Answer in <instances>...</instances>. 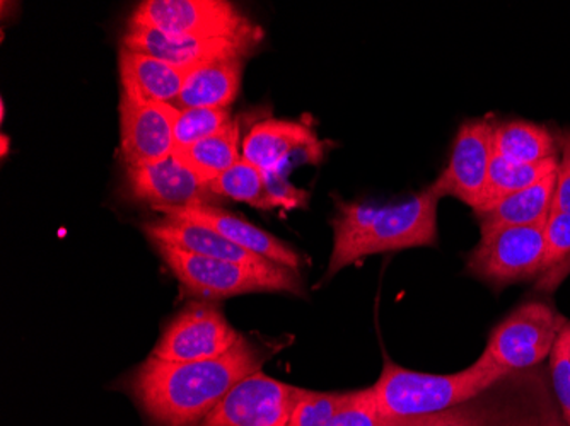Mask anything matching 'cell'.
I'll use <instances>...</instances> for the list:
<instances>
[{"label": "cell", "mask_w": 570, "mask_h": 426, "mask_svg": "<svg viewBox=\"0 0 570 426\" xmlns=\"http://www.w3.org/2000/svg\"><path fill=\"white\" fill-rule=\"evenodd\" d=\"M261 346L242 338L223 357L165 361L149 357L128 379V390L154 426H198L236 384L262 370Z\"/></svg>", "instance_id": "6da1fadb"}, {"label": "cell", "mask_w": 570, "mask_h": 426, "mask_svg": "<svg viewBox=\"0 0 570 426\" xmlns=\"http://www.w3.org/2000/svg\"><path fill=\"white\" fill-rule=\"evenodd\" d=\"M438 204L429 186L402 204H336L326 280L366 256L438 245Z\"/></svg>", "instance_id": "7a4b0ae2"}, {"label": "cell", "mask_w": 570, "mask_h": 426, "mask_svg": "<svg viewBox=\"0 0 570 426\" xmlns=\"http://www.w3.org/2000/svg\"><path fill=\"white\" fill-rule=\"evenodd\" d=\"M504 379L508 377L502 376L483 355L456 374H425L386 360L373 389L381 415L386 422H393L456 408Z\"/></svg>", "instance_id": "3957f363"}, {"label": "cell", "mask_w": 570, "mask_h": 426, "mask_svg": "<svg viewBox=\"0 0 570 426\" xmlns=\"http://www.w3.org/2000/svg\"><path fill=\"white\" fill-rule=\"evenodd\" d=\"M154 248L179 284L202 299H224L253 291H287L297 296L303 294L299 274L277 262L245 265L226 259L205 258L165 245H154Z\"/></svg>", "instance_id": "277c9868"}, {"label": "cell", "mask_w": 570, "mask_h": 426, "mask_svg": "<svg viewBox=\"0 0 570 426\" xmlns=\"http://www.w3.org/2000/svg\"><path fill=\"white\" fill-rule=\"evenodd\" d=\"M128 24L146 26L169 37L227 38L258 44L262 30L226 0H146Z\"/></svg>", "instance_id": "5b68a950"}, {"label": "cell", "mask_w": 570, "mask_h": 426, "mask_svg": "<svg viewBox=\"0 0 570 426\" xmlns=\"http://www.w3.org/2000/svg\"><path fill=\"white\" fill-rule=\"evenodd\" d=\"M567 323L566 317L549 304H523L490 333L482 355L502 376L520 374L552 355Z\"/></svg>", "instance_id": "8992f818"}, {"label": "cell", "mask_w": 570, "mask_h": 426, "mask_svg": "<svg viewBox=\"0 0 570 426\" xmlns=\"http://www.w3.org/2000/svg\"><path fill=\"white\" fill-rule=\"evenodd\" d=\"M546 224L482 234L466 262L470 274L495 287L540 277L546 259Z\"/></svg>", "instance_id": "52a82bcc"}, {"label": "cell", "mask_w": 570, "mask_h": 426, "mask_svg": "<svg viewBox=\"0 0 570 426\" xmlns=\"http://www.w3.org/2000/svg\"><path fill=\"white\" fill-rule=\"evenodd\" d=\"M494 128L489 118H473L461 125L446 169L429 186L439 200L453 197L473 210L482 205L495 156Z\"/></svg>", "instance_id": "ba28073f"}, {"label": "cell", "mask_w": 570, "mask_h": 426, "mask_svg": "<svg viewBox=\"0 0 570 426\" xmlns=\"http://www.w3.org/2000/svg\"><path fill=\"white\" fill-rule=\"evenodd\" d=\"M242 338L220 309L190 304L163 329L150 357L165 361L210 360L223 357Z\"/></svg>", "instance_id": "9c48e42d"}, {"label": "cell", "mask_w": 570, "mask_h": 426, "mask_svg": "<svg viewBox=\"0 0 570 426\" xmlns=\"http://www.w3.org/2000/svg\"><path fill=\"white\" fill-rule=\"evenodd\" d=\"M303 390L256 371L236 384L198 426H287Z\"/></svg>", "instance_id": "30bf717a"}, {"label": "cell", "mask_w": 570, "mask_h": 426, "mask_svg": "<svg viewBox=\"0 0 570 426\" xmlns=\"http://www.w3.org/2000/svg\"><path fill=\"white\" fill-rule=\"evenodd\" d=\"M179 108L120 96V150L128 168L163 161L175 152Z\"/></svg>", "instance_id": "8fae6325"}, {"label": "cell", "mask_w": 570, "mask_h": 426, "mask_svg": "<svg viewBox=\"0 0 570 426\" xmlns=\"http://www.w3.org/2000/svg\"><path fill=\"white\" fill-rule=\"evenodd\" d=\"M323 146L315 131L297 121L267 118L253 125L242 143V157L265 176H287L296 162H318Z\"/></svg>", "instance_id": "7c38bea8"}, {"label": "cell", "mask_w": 570, "mask_h": 426, "mask_svg": "<svg viewBox=\"0 0 570 426\" xmlns=\"http://www.w3.org/2000/svg\"><path fill=\"white\" fill-rule=\"evenodd\" d=\"M127 188L136 200L153 205L154 210L210 205L217 198L209 182L179 161L175 152L154 165L128 168Z\"/></svg>", "instance_id": "4fadbf2b"}, {"label": "cell", "mask_w": 570, "mask_h": 426, "mask_svg": "<svg viewBox=\"0 0 570 426\" xmlns=\"http://www.w3.org/2000/svg\"><path fill=\"white\" fill-rule=\"evenodd\" d=\"M121 47L156 57L178 67H195L216 60L243 59L256 48L249 41L227 38L169 37L146 26H127Z\"/></svg>", "instance_id": "5bb4252c"}, {"label": "cell", "mask_w": 570, "mask_h": 426, "mask_svg": "<svg viewBox=\"0 0 570 426\" xmlns=\"http://www.w3.org/2000/svg\"><path fill=\"white\" fill-rule=\"evenodd\" d=\"M158 211H161L163 217H169V219L185 220V222L207 227L253 255L262 256V258L291 268V270H299L301 256L291 246L282 242L274 234L253 226L243 217L229 214L223 208H216L213 205H198V207L159 208Z\"/></svg>", "instance_id": "9a60e30c"}, {"label": "cell", "mask_w": 570, "mask_h": 426, "mask_svg": "<svg viewBox=\"0 0 570 426\" xmlns=\"http://www.w3.org/2000/svg\"><path fill=\"white\" fill-rule=\"evenodd\" d=\"M121 96L175 105L191 67H178L139 51L120 48Z\"/></svg>", "instance_id": "2e32d148"}, {"label": "cell", "mask_w": 570, "mask_h": 426, "mask_svg": "<svg viewBox=\"0 0 570 426\" xmlns=\"http://www.w3.org/2000/svg\"><path fill=\"white\" fill-rule=\"evenodd\" d=\"M142 229L153 245L169 246V248L181 249L191 255L245 262V265H261V262L268 261L262 256L239 248L235 242L227 241L226 237L220 234L198 226V224L163 217L154 222L144 224Z\"/></svg>", "instance_id": "e0dca14e"}, {"label": "cell", "mask_w": 570, "mask_h": 426, "mask_svg": "<svg viewBox=\"0 0 570 426\" xmlns=\"http://www.w3.org/2000/svg\"><path fill=\"white\" fill-rule=\"evenodd\" d=\"M243 59L216 60L191 67L179 92L178 108L227 110L242 89Z\"/></svg>", "instance_id": "ac0fdd59"}, {"label": "cell", "mask_w": 570, "mask_h": 426, "mask_svg": "<svg viewBox=\"0 0 570 426\" xmlns=\"http://www.w3.org/2000/svg\"><path fill=\"white\" fill-rule=\"evenodd\" d=\"M557 172L534 182L527 190L509 195L487 210L475 214L480 232L489 234L505 227L540 226L549 219L556 194Z\"/></svg>", "instance_id": "d6986e66"}, {"label": "cell", "mask_w": 570, "mask_h": 426, "mask_svg": "<svg viewBox=\"0 0 570 426\" xmlns=\"http://www.w3.org/2000/svg\"><path fill=\"white\" fill-rule=\"evenodd\" d=\"M559 139L549 128L531 121L512 120L495 125L494 152L512 165H538L559 157Z\"/></svg>", "instance_id": "ffe728a7"}, {"label": "cell", "mask_w": 570, "mask_h": 426, "mask_svg": "<svg viewBox=\"0 0 570 426\" xmlns=\"http://www.w3.org/2000/svg\"><path fill=\"white\" fill-rule=\"evenodd\" d=\"M242 127L235 118L216 136L187 149L175 150V153L204 181L210 182L242 159Z\"/></svg>", "instance_id": "44dd1931"}, {"label": "cell", "mask_w": 570, "mask_h": 426, "mask_svg": "<svg viewBox=\"0 0 570 426\" xmlns=\"http://www.w3.org/2000/svg\"><path fill=\"white\" fill-rule=\"evenodd\" d=\"M560 157H553V159L538 162V165H512V162L494 156L492 165H490L485 197H483L482 205L473 211L479 214V211L487 210V208L492 207L509 195L527 190L534 182L557 172Z\"/></svg>", "instance_id": "7402d4cb"}, {"label": "cell", "mask_w": 570, "mask_h": 426, "mask_svg": "<svg viewBox=\"0 0 570 426\" xmlns=\"http://www.w3.org/2000/svg\"><path fill=\"white\" fill-rule=\"evenodd\" d=\"M487 393L448 412L393 419L386 426H499L504 418L508 403H499L494 397L487 399Z\"/></svg>", "instance_id": "603a6c76"}, {"label": "cell", "mask_w": 570, "mask_h": 426, "mask_svg": "<svg viewBox=\"0 0 570 426\" xmlns=\"http://www.w3.org/2000/svg\"><path fill=\"white\" fill-rule=\"evenodd\" d=\"M209 188L217 198L245 201L261 210H275L264 172L243 157L233 168L210 181Z\"/></svg>", "instance_id": "cb8c5ba5"}, {"label": "cell", "mask_w": 570, "mask_h": 426, "mask_svg": "<svg viewBox=\"0 0 570 426\" xmlns=\"http://www.w3.org/2000/svg\"><path fill=\"white\" fill-rule=\"evenodd\" d=\"M570 274V217L550 211L546 224V259L538 277L540 290L552 291Z\"/></svg>", "instance_id": "d4e9b609"}, {"label": "cell", "mask_w": 570, "mask_h": 426, "mask_svg": "<svg viewBox=\"0 0 570 426\" xmlns=\"http://www.w3.org/2000/svg\"><path fill=\"white\" fill-rule=\"evenodd\" d=\"M235 118L229 110L185 108L175 121V150L187 149L223 131Z\"/></svg>", "instance_id": "484cf974"}, {"label": "cell", "mask_w": 570, "mask_h": 426, "mask_svg": "<svg viewBox=\"0 0 570 426\" xmlns=\"http://www.w3.org/2000/svg\"><path fill=\"white\" fill-rule=\"evenodd\" d=\"M348 393H315L304 389L287 426H328L347 403Z\"/></svg>", "instance_id": "4316f807"}, {"label": "cell", "mask_w": 570, "mask_h": 426, "mask_svg": "<svg viewBox=\"0 0 570 426\" xmlns=\"http://www.w3.org/2000/svg\"><path fill=\"white\" fill-rule=\"evenodd\" d=\"M380 413L373 387L351 390L347 403L338 409L328 426H386Z\"/></svg>", "instance_id": "83f0119b"}, {"label": "cell", "mask_w": 570, "mask_h": 426, "mask_svg": "<svg viewBox=\"0 0 570 426\" xmlns=\"http://www.w3.org/2000/svg\"><path fill=\"white\" fill-rule=\"evenodd\" d=\"M570 321L560 333L552 355H550V371H552L553 389H556L557 399L562 408L563 419L567 426H570Z\"/></svg>", "instance_id": "f1b7e54d"}, {"label": "cell", "mask_w": 570, "mask_h": 426, "mask_svg": "<svg viewBox=\"0 0 570 426\" xmlns=\"http://www.w3.org/2000/svg\"><path fill=\"white\" fill-rule=\"evenodd\" d=\"M265 179H267L268 194H271L275 208L294 210V208L306 207L309 194L291 185V182L287 181V176L268 175L265 176Z\"/></svg>", "instance_id": "f546056e"}, {"label": "cell", "mask_w": 570, "mask_h": 426, "mask_svg": "<svg viewBox=\"0 0 570 426\" xmlns=\"http://www.w3.org/2000/svg\"><path fill=\"white\" fill-rule=\"evenodd\" d=\"M552 210L562 211L570 217V165L563 157H560L559 169H557Z\"/></svg>", "instance_id": "4dcf8cb0"}, {"label": "cell", "mask_w": 570, "mask_h": 426, "mask_svg": "<svg viewBox=\"0 0 570 426\" xmlns=\"http://www.w3.org/2000/svg\"><path fill=\"white\" fill-rule=\"evenodd\" d=\"M549 413L520 409L515 405H508L504 418L499 426H546Z\"/></svg>", "instance_id": "1f68e13d"}, {"label": "cell", "mask_w": 570, "mask_h": 426, "mask_svg": "<svg viewBox=\"0 0 570 426\" xmlns=\"http://www.w3.org/2000/svg\"><path fill=\"white\" fill-rule=\"evenodd\" d=\"M560 157H563L570 165V131H563L559 137Z\"/></svg>", "instance_id": "d6a6232c"}, {"label": "cell", "mask_w": 570, "mask_h": 426, "mask_svg": "<svg viewBox=\"0 0 570 426\" xmlns=\"http://www.w3.org/2000/svg\"><path fill=\"white\" fill-rule=\"evenodd\" d=\"M546 426H563L560 423V419H557V416L553 413H549V418H547Z\"/></svg>", "instance_id": "836d02e7"}, {"label": "cell", "mask_w": 570, "mask_h": 426, "mask_svg": "<svg viewBox=\"0 0 570 426\" xmlns=\"http://www.w3.org/2000/svg\"><path fill=\"white\" fill-rule=\"evenodd\" d=\"M9 137L2 136V157L8 156Z\"/></svg>", "instance_id": "e575fe53"}, {"label": "cell", "mask_w": 570, "mask_h": 426, "mask_svg": "<svg viewBox=\"0 0 570 426\" xmlns=\"http://www.w3.org/2000/svg\"><path fill=\"white\" fill-rule=\"evenodd\" d=\"M569 358H570V345H569Z\"/></svg>", "instance_id": "d590c367"}]
</instances>
